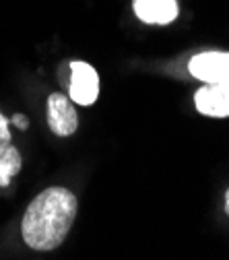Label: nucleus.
I'll list each match as a JSON object with an SVG mask.
<instances>
[{"label": "nucleus", "mask_w": 229, "mask_h": 260, "mask_svg": "<svg viewBox=\"0 0 229 260\" xmlns=\"http://www.w3.org/2000/svg\"><path fill=\"white\" fill-rule=\"evenodd\" d=\"M77 217V197L62 186L44 190L23 215L21 234L31 250H54L67 238Z\"/></svg>", "instance_id": "obj_1"}, {"label": "nucleus", "mask_w": 229, "mask_h": 260, "mask_svg": "<svg viewBox=\"0 0 229 260\" xmlns=\"http://www.w3.org/2000/svg\"><path fill=\"white\" fill-rule=\"evenodd\" d=\"M190 73L205 83L229 85V52H203L196 54L190 64Z\"/></svg>", "instance_id": "obj_2"}, {"label": "nucleus", "mask_w": 229, "mask_h": 260, "mask_svg": "<svg viewBox=\"0 0 229 260\" xmlns=\"http://www.w3.org/2000/svg\"><path fill=\"white\" fill-rule=\"evenodd\" d=\"M100 95V77L87 62L71 64V100L79 106H91Z\"/></svg>", "instance_id": "obj_3"}, {"label": "nucleus", "mask_w": 229, "mask_h": 260, "mask_svg": "<svg viewBox=\"0 0 229 260\" xmlns=\"http://www.w3.org/2000/svg\"><path fill=\"white\" fill-rule=\"evenodd\" d=\"M48 124L52 133L58 137H71L79 126V118L73 104L60 93H52L48 97Z\"/></svg>", "instance_id": "obj_4"}, {"label": "nucleus", "mask_w": 229, "mask_h": 260, "mask_svg": "<svg viewBox=\"0 0 229 260\" xmlns=\"http://www.w3.org/2000/svg\"><path fill=\"white\" fill-rule=\"evenodd\" d=\"M196 110L211 118L229 116V85H205L194 95Z\"/></svg>", "instance_id": "obj_5"}, {"label": "nucleus", "mask_w": 229, "mask_h": 260, "mask_svg": "<svg viewBox=\"0 0 229 260\" xmlns=\"http://www.w3.org/2000/svg\"><path fill=\"white\" fill-rule=\"evenodd\" d=\"M21 172V155L11 145H0V186H9L11 178Z\"/></svg>", "instance_id": "obj_6"}, {"label": "nucleus", "mask_w": 229, "mask_h": 260, "mask_svg": "<svg viewBox=\"0 0 229 260\" xmlns=\"http://www.w3.org/2000/svg\"><path fill=\"white\" fill-rule=\"evenodd\" d=\"M135 13L143 23L157 25V0H135Z\"/></svg>", "instance_id": "obj_7"}, {"label": "nucleus", "mask_w": 229, "mask_h": 260, "mask_svg": "<svg viewBox=\"0 0 229 260\" xmlns=\"http://www.w3.org/2000/svg\"><path fill=\"white\" fill-rule=\"evenodd\" d=\"M178 17V0H157V25H168Z\"/></svg>", "instance_id": "obj_8"}, {"label": "nucleus", "mask_w": 229, "mask_h": 260, "mask_svg": "<svg viewBox=\"0 0 229 260\" xmlns=\"http://www.w3.org/2000/svg\"><path fill=\"white\" fill-rule=\"evenodd\" d=\"M9 124H11V118H5L3 112H0V145L5 143H11V133H9Z\"/></svg>", "instance_id": "obj_9"}, {"label": "nucleus", "mask_w": 229, "mask_h": 260, "mask_svg": "<svg viewBox=\"0 0 229 260\" xmlns=\"http://www.w3.org/2000/svg\"><path fill=\"white\" fill-rule=\"evenodd\" d=\"M11 124H15V126L21 128V130H25V128L29 126V122H27V118H25L23 114H15V116L11 118Z\"/></svg>", "instance_id": "obj_10"}, {"label": "nucleus", "mask_w": 229, "mask_h": 260, "mask_svg": "<svg viewBox=\"0 0 229 260\" xmlns=\"http://www.w3.org/2000/svg\"><path fill=\"white\" fill-rule=\"evenodd\" d=\"M225 211H227V215H229V190H227V194H225Z\"/></svg>", "instance_id": "obj_11"}]
</instances>
